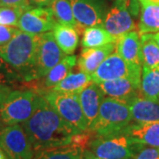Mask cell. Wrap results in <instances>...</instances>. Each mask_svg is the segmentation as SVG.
<instances>
[{"mask_svg":"<svg viewBox=\"0 0 159 159\" xmlns=\"http://www.w3.org/2000/svg\"><path fill=\"white\" fill-rule=\"evenodd\" d=\"M21 125L34 154L48 148L69 145L74 134L81 132L63 119L40 94L34 113Z\"/></svg>","mask_w":159,"mask_h":159,"instance_id":"1","label":"cell"},{"mask_svg":"<svg viewBox=\"0 0 159 159\" xmlns=\"http://www.w3.org/2000/svg\"><path fill=\"white\" fill-rule=\"evenodd\" d=\"M39 42L40 34H29L20 30L8 43L0 46V56L20 74L25 85L33 81Z\"/></svg>","mask_w":159,"mask_h":159,"instance_id":"2","label":"cell"},{"mask_svg":"<svg viewBox=\"0 0 159 159\" xmlns=\"http://www.w3.org/2000/svg\"><path fill=\"white\" fill-rule=\"evenodd\" d=\"M133 122L130 108L125 102L105 97L100 106L97 119L91 125V131L97 136L121 133Z\"/></svg>","mask_w":159,"mask_h":159,"instance_id":"3","label":"cell"},{"mask_svg":"<svg viewBox=\"0 0 159 159\" xmlns=\"http://www.w3.org/2000/svg\"><path fill=\"white\" fill-rule=\"evenodd\" d=\"M38 93L32 89H13L0 104V120L4 125L23 124L33 115Z\"/></svg>","mask_w":159,"mask_h":159,"instance_id":"4","label":"cell"},{"mask_svg":"<svg viewBox=\"0 0 159 159\" xmlns=\"http://www.w3.org/2000/svg\"><path fill=\"white\" fill-rule=\"evenodd\" d=\"M143 146L123 133L93 138L89 148L98 159H132Z\"/></svg>","mask_w":159,"mask_h":159,"instance_id":"5","label":"cell"},{"mask_svg":"<svg viewBox=\"0 0 159 159\" xmlns=\"http://www.w3.org/2000/svg\"><path fill=\"white\" fill-rule=\"evenodd\" d=\"M52 108L69 124L81 132L89 131V125L80 102L79 95L45 90L40 93Z\"/></svg>","mask_w":159,"mask_h":159,"instance_id":"6","label":"cell"},{"mask_svg":"<svg viewBox=\"0 0 159 159\" xmlns=\"http://www.w3.org/2000/svg\"><path fill=\"white\" fill-rule=\"evenodd\" d=\"M142 67H138L126 62L114 51L99 66L91 75L92 81L99 84L112 80L128 78L141 85Z\"/></svg>","mask_w":159,"mask_h":159,"instance_id":"7","label":"cell"},{"mask_svg":"<svg viewBox=\"0 0 159 159\" xmlns=\"http://www.w3.org/2000/svg\"><path fill=\"white\" fill-rule=\"evenodd\" d=\"M0 148L11 159H32L34 155L21 124L4 125L1 128Z\"/></svg>","mask_w":159,"mask_h":159,"instance_id":"8","label":"cell"},{"mask_svg":"<svg viewBox=\"0 0 159 159\" xmlns=\"http://www.w3.org/2000/svg\"><path fill=\"white\" fill-rule=\"evenodd\" d=\"M66 55L61 51L54 38L52 31L40 34L39 48L34 67L33 80L44 78Z\"/></svg>","mask_w":159,"mask_h":159,"instance_id":"9","label":"cell"},{"mask_svg":"<svg viewBox=\"0 0 159 159\" xmlns=\"http://www.w3.org/2000/svg\"><path fill=\"white\" fill-rule=\"evenodd\" d=\"M70 2L79 34L89 27H102L108 11L105 0H70Z\"/></svg>","mask_w":159,"mask_h":159,"instance_id":"10","label":"cell"},{"mask_svg":"<svg viewBox=\"0 0 159 159\" xmlns=\"http://www.w3.org/2000/svg\"><path fill=\"white\" fill-rule=\"evenodd\" d=\"M56 23L51 8L31 6L20 18L18 29L29 34H41L52 31Z\"/></svg>","mask_w":159,"mask_h":159,"instance_id":"11","label":"cell"},{"mask_svg":"<svg viewBox=\"0 0 159 159\" xmlns=\"http://www.w3.org/2000/svg\"><path fill=\"white\" fill-rule=\"evenodd\" d=\"M102 27L117 39L126 33L138 30L129 11L115 5L106 12Z\"/></svg>","mask_w":159,"mask_h":159,"instance_id":"12","label":"cell"},{"mask_svg":"<svg viewBox=\"0 0 159 159\" xmlns=\"http://www.w3.org/2000/svg\"><path fill=\"white\" fill-rule=\"evenodd\" d=\"M105 96L111 97L126 104L134 97L141 95L140 84L128 78L112 80L98 84Z\"/></svg>","mask_w":159,"mask_h":159,"instance_id":"13","label":"cell"},{"mask_svg":"<svg viewBox=\"0 0 159 159\" xmlns=\"http://www.w3.org/2000/svg\"><path fill=\"white\" fill-rule=\"evenodd\" d=\"M121 133L142 146L159 148V121L130 123Z\"/></svg>","mask_w":159,"mask_h":159,"instance_id":"14","label":"cell"},{"mask_svg":"<svg viewBox=\"0 0 159 159\" xmlns=\"http://www.w3.org/2000/svg\"><path fill=\"white\" fill-rule=\"evenodd\" d=\"M115 51L126 62L142 68L141 36L137 31H132L119 37Z\"/></svg>","mask_w":159,"mask_h":159,"instance_id":"15","label":"cell"},{"mask_svg":"<svg viewBox=\"0 0 159 159\" xmlns=\"http://www.w3.org/2000/svg\"><path fill=\"white\" fill-rule=\"evenodd\" d=\"M116 49V43H109L106 45L84 49L80 51V57L77 58V66L80 72L92 75L99 66L107 57L112 54Z\"/></svg>","mask_w":159,"mask_h":159,"instance_id":"16","label":"cell"},{"mask_svg":"<svg viewBox=\"0 0 159 159\" xmlns=\"http://www.w3.org/2000/svg\"><path fill=\"white\" fill-rule=\"evenodd\" d=\"M79 98L89 129L97 119L105 95L98 84L92 82L80 93Z\"/></svg>","mask_w":159,"mask_h":159,"instance_id":"17","label":"cell"},{"mask_svg":"<svg viewBox=\"0 0 159 159\" xmlns=\"http://www.w3.org/2000/svg\"><path fill=\"white\" fill-rule=\"evenodd\" d=\"M77 58L75 55H66L60 62L55 66L48 73L44 78L38 80V90L36 93L50 90L65 79L69 74L73 72L77 66Z\"/></svg>","mask_w":159,"mask_h":159,"instance_id":"18","label":"cell"},{"mask_svg":"<svg viewBox=\"0 0 159 159\" xmlns=\"http://www.w3.org/2000/svg\"><path fill=\"white\" fill-rule=\"evenodd\" d=\"M127 104L134 122L148 123L159 121V102L149 100L140 95Z\"/></svg>","mask_w":159,"mask_h":159,"instance_id":"19","label":"cell"},{"mask_svg":"<svg viewBox=\"0 0 159 159\" xmlns=\"http://www.w3.org/2000/svg\"><path fill=\"white\" fill-rule=\"evenodd\" d=\"M57 45L66 55H73L79 44V33L76 29L67 25L57 22L52 29Z\"/></svg>","mask_w":159,"mask_h":159,"instance_id":"20","label":"cell"},{"mask_svg":"<svg viewBox=\"0 0 159 159\" xmlns=\"http://www.w3.org/2000/svg\"><path fill=\"white\" fill-rule=\"evenodd\" d=\"M91 75L84 72L71 73L65 79L61 80L58 84L51 89V90L68 93V94H77L79 95L81 91L92 83Z\"/></svg>","mask_w":159,"mask_h":159,"instance_id":"21","label":"cell"},{"mask_svg":"<svg viewBox=\"0 0 159 159\" xmlns=\"http://www.w3.org/2000/svg\"><path fill=\"white\" fill-rule=\"evenodd\" d=\"M117 40L101 26L89 27L83 31L81 46L84 49L97 48L109 43H116Z\"/></svg>","mask_w":159,"mask_h":159,"instance_id":"22","label":"cell"},{"mask_svg":"<svg viewBox=\"0 0 159 159\" xmlns=\"http://www.w3.org/2000/svg\"><path fill=\"white\" fill-rule=\"evenodd\" d=\"M137 28L140 35L159 32V5L142 6Z\"/></svg>","mask_w":159,"mask_h":159,"instance_id":"23","label":"cell"},{"mask_svg":"<svg viewBox=\"0 0 159 159\" xmlns=\"http://www.w3.org/2000/svg\"><path fill=\"white\" fill-rule=\"evenodd\" d=\"M140 92L142 97L159 102V70L142 67Z\"/></svg>","mask_w":159,"mask_h":159,"instance_id":"24","label":"cell"},{"mask_svg":"<svg viewBox=\"0 0 159 159\" xmlns=\"http://www.w3.org/2000/svg\"><path fill=\"white\" fill-rule=\"evenodd\" d=\"M142 67L159 70V46L152 34L141 35Z\"/></svg>","mask_w":159,"mask_h":159,"instance_id":"25","label":"cell"},{"mask_svg":"<svg viewBox=\"0 0 159 159\" xmlns=\"http://www.w3.org/2000/svg\"><path fill=\"white\" fill-rule=\"evenodd\" d=\"M83 149L73 144L48 148L35 153L32 159H81Z\"/></svg>","mask_w":159,"mask_h":159,"instance_id":"26","label":"cell"},{"mask_svg":"<svg viewBox=\"0 0 159 159\" xmlns=\"http://www.w3.org/2000/svg\"><path fill=\"white\" fill-rule=\"evenodd\" d=\"M51 8L57 22L73 27L76 29L77 22L74 18L70 0H54Z\"/></svg>","mask_w":159,"mask_h":159,"instance_id":"27","label":"cell"},{"mask_svg":"<svg viewBox=\"0 0 159 159\" xmlns=\"http://www.w3.org/2000/svg\"><path fill=\"white\" fill-rule=\"evenodd\" d=\"M0 83L15 89H24L25 81L11 66L0 56Z\"/></svg>","mask_w":159,"mask_h":159,"instance_id":"28","label":"cell"},{"mask_svg":"<svg viewBox=\"0 0 159 159\" xmlns=\"http://www.w3.org/2000/svg\"><path fill=\"white\" fill-rule=\"evenodd\" d=\"M25 9L11 6H0V25L18 28L20 18Z\"/></svg>","mask_w":159,"mask_h":159,"instance_id":"29","label":"cell"},{"mask_svg":"<svg viewBox=\"0 0 159 159\" xmlns=\"http://www.w3.org/2000/svg\"><path fill=\"white\" fill-rule=\"evenodd\" d=\"M20 31V29L15 27L0 25V46L8 43Z\"/></svg>","mask_w":159,"mask_h":159,"instance_id":"30","label":"cell"},{"mask_svg":"<svg viewBox=\"0 0 159 159\" xmlns=\"http://www.w3.org/2000/svg\"><path fill=\"white\" fill-rule=\"evenodd\" d=\"M134 159H159V148L143 146L137 152Z\"/></svg>","mask_w":159,"mask_h":159,"instance_id":"31","label":"cell"},{"mask_svg":"<svg viewBox=\"0 0 159 159\" xmlns=\"http://www.w3.org/2000/svg\"><path fill=\"white\" fill-rule=\"evenodd\" d=\"M115 6H121L127 9L131 15L137 16L138 11L140 9L139 0H112Z\"/></svg>","mask_w":159,"mask_h":159,"instance_id":"32","label":"cell"},{"mask_svg":"<svg viewBox=\"0 0 159 159\" xmlns=\"http://www.w3.org/2000/svg\"><path fill=\"white\" fill-rule=\"evenodd\" d=\"M1 6H11V7H19L22 9H29L31 7L29 0H0Z\"/></svg>","mask_w":159,"mask_h":159,"instance_id":"33","label":"cell"},{"mask_svg":"<svg viewBox=\"0 0 159 159\" xmlns=\"http://www.w3.org/2000/svg\"><path fill=\"white\" fill-rule=\"evenodd\" d=\"M13 90V89L7 85H4L0 83V104L5 101L8 95Z\"/></svg>","mask_w":159,"mask_h":159,"instance_id":"34","label":"cell"},{"mask_svg":"<svg viewBox=\"0 0 159 159\" xmlns=\"http://www.w3.org/2000/svg\"><path fill=\"white\" fill-rule=\"evenodd\" d=\"M53 1L54 0H29V3L35 7H48L51 6Z\"/></svg>","mask_w":159,"mask_h":159,"instance_id":"35","label":"cell"},{"mask_svg":"<svg viewBox=\"0 0 159 159\" xmlns=\"http://www.w3.org/2000/svg\"><path fill=\"white\" fill-rule=\"evenodd\" d=\"M81 159H98L94 155V154L91 152L89 149H84L83 150V153H82V157H81Z\"/></svg>","mask_w":159,"mask_h":159,"instance_id":"36","label":"cell"},{"mask_svg":"<svg viewBox=\"0 0 159 159\" xmlns=\"http://www.w3.org/2000/svg\"><path fill=\"white\" fill-rule=\"evenodd\" d=\"M139 2L142 4V6L143 5H159V0H139Z\"/></svg>","mask_w":159,"mask_h":159,"instance_id":"37","label":"cell"},{"mask_svg":"<svg viewBox=\"0 0 159 159\" xmlns=\"http://www.w3.org/2000/svg\"><path fill=\"white\" fill-rule=\"evenodd\" d=\"M0 159H11L1 148H0Z\"/></svg>","mask_w":159,"mask_h":159,"instance_id":"38","label":"cell"},{"mask_svg":"<svg viewBox=\"0 0 159 159\" xmlns=\"http://www.w3.org/2000/svg\"><path fill=\"white\" fill-rule=\"evenodd\" d=\"M153 34V38L154 40L156 41V43H157V45L159 46V32L156 33V34Z\"/></svg>","mask_w":159,"mask_h":159,"instance_id":"39","label":"cell"},{"mask_svg":"<svg viewBox=\"0 0 159 159\" xmlns=\"http://www.w3.org/2000/svg\"><path fill=\"white\" fill-rule=\"evenodd\" d=\"M3 126H4V124H3V123L1 122V120H0V130H1V128H2Z\"/></svg>","mask_w":159,"mask_h":159,"instance_id":"40","label":"cell"},{"mask_svg":"<svg viewBox=\"0 0 159 159\" xmlns=\"http://www.w3.org/2000/svg\"><path fill=\"white\" fill-rule=\"evenodd\" d=\"M0 6H1V5H0Z\"/></svg>","mask_w":159,"mask_h":159,"instance_id":"41","label":"cell"}]
</instances>
